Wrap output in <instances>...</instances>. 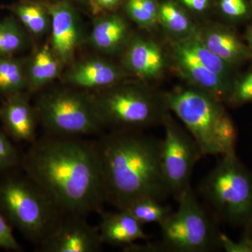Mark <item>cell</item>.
<instances>
[{
    "mask_svg": "<svg viewBox=\"0 0 252 252\" xmlns=\"http://www.w3.org/2000/svg\"><path fill=\"white\" fill-rule=\"evenodd\" d=\"M21 163L63 215L103 211L105 193L95 142L46 135L31 144Z\"/></svg>",
    "mask_w": 252,
    "mask_h": 252,
    "instance_id": "6da1fadb",
    "label": "cell"
},
{
    "mask_svg": "<svg viewBox=\"0 0 252 252\" xmlns=\"http://www.w3.org/2000/svg\"><path fill=\"white\" fill-rule=\"evenodd\" d=\"M106 202L117 210L139 199L171 195L162 170V140L135 131H113L95 141Z\"/></svg>",
    "mask_w": 252,
    "mask_h": 252,
    "instance_id": "7a4b0ae2",
    "label": "cell"
},
{
    "mask_svg": "<svg viewBox=\"0 0 252 252\" xmlns=\"http://www.w3.org/2000/svg\"><path fill=\"white\" fill-rule=\"evenodd\" d=\"M165 97L203 156L235 153L237 130L223 102L195 87L177 88Z\"/></svg>",
    "mask_w": 252,
    "mask_h": 252,
    "instance_id": "3957f363",
    "label": "cell"
},
{
    "mask_svg": "<svg viewBox=\"0 0 252 252\" xmlns=\"http://www.w3.org/2000/svg\"><path fill=\"white\" fill-rule=\"evenodd\" d=\"M200 190L218 220L237 227L252 220V172L236 152L220 156Z\"/></svg>",
    "mask_w": 252,
    "mask_h": 252,
    "instance_id": "277c9868",
    "label": "cell"
},
{
    "mask_svg": "<svg viewBox=\"0 0 252 252\" xmlns=\"http://www.w3.org/2000/svg\"><path fill=\"white\" fill-rule=\"evenodd\" d=\"M0 209L10 224L38 245L63 215L27 175H8L0 180Z\"/></svg>",
    "mask_w": 252,
    "mask_h": 252,
    "instance_id": "5b68a950",
    "label": "cell"
},
{
    "mask_svg": "<svg viewBox=\"0 0 252 252\" xmlns=\"http://www.w3.org/2000/svg\"><path fill=\"white\" fill-rule=\"evenodd\" d=\"M103 127L135 131L162 124L168 113L165 94L145 86L119 84L93 94Z\"/></svg>",
    "mask_w": 252,
    "mask_h": 252,
    "instance_id": "8992f818",
    "label": "cell"
},
{
    "mask_svg": "<svg viewBox=\"0 0 252 252\" xmlns=\"http://www.w3.org/2000/svg\"><path fill=\"white\" fill-rule=\"evenodd\" d=\"M178 208L160 223L163 252H210L221 250L215 222L190 187L179 198Z\"/></svg>",
    "mask_w": 252,
    "mask_h": 252,
    "instance_id": "52a82bcc",
    "label": "cell"
},
{
    "mask_svg": "<svg viewBox=\"0 0 252 252\" xmlns=\"http://www.w3.org/2000/svg\"><path fill=\"white\" fill-rule=\"evenodd\" d=\"M47 135L78 137L96 135L103 128L92 94L56 89L42 94L36 104Z\"/></svg>",
    "mask_w": 252,
    "mask_h": 252,
    "instance_id": "ba28073f",
    "label": "cell"
},
{
    "mask_svg": "<svg viewBox=\"0 0 252 252\" xmlns=\"http://www.w3.org/2000/svg\"><path fill=\"white\" fill-rule=\"evenodd\" d=\"M162 125L165 137L161 143L162 170L171 195L176 200L190 187L195 164L203 157L201 150L189 132L167 114Z\"/></svg>",
    "mask_w": 252,
    "mask_h": 252,
    "instance_id": "9c48e42d",
    "label": "cell"
},
{
    "mask_svg": "<svg viewBox=\"0 0 252 252\" xmlns=\"http://www.w3.org/2000/svg\"><path fill=\"white\" fill-rule=\"evenodd\" d=\"M98 226L84 217L62 215L54 228L39 245L41 252H97L103 245Z\"/></svg>",
    "mask_w": 252,
    "mask_h": 252,
    "instance_id": "30bf717a",
    "label": "cell"
},
{
    "mask_svg": "<svg viewBox=\"0 0 252 252\" xmlns=\"http://www.w3.org/2000/svg\"><path fill=\"white\" fill-rule=\"evenodd\" d=\"M51 17V44L63 64L72 61L84 37L82 24L77 10L69 0L45 2Z\"/></svg>",
    "mask_w": 252,
    "mask_h": 252,
    "instance_id": "8fae6325",
    "label": "cell"
},
{
    "mask_svg": "<svg viewBox=\"0 0 252 252\" xmlns=\"http://www.w3.org/2000/svg\"><path fill=\"white\" fill-rule=\"evenodd\" d=\"M172 56L181 74L193 87L228 102L234 81L226 80L205 67L180 41L172 42Z\"/></svg>",
    "mask_w": 252,
    "mask_h": 252,
    "instance_id": "7c38bea8",
    "label": "cell"
},
{
    "mask_svg": "<svg viewBox=\"0 0 252 252\" xmlns=\"http://www.w3.org/2000/svg\"><path fill=\"white\" fill-rule=\"evenodd\" d=\"M0 119L14 140L31 144L36 140L39 118L23 92L6 97L0 107Z\"/></svg>",
    "mask_w": 252,
    "mask_h": 252,
    "instance_id": "4fadbf2b",
    "label": "cell"
},
{
    "mask_svg": "<svg viewBox=\"0 0 252 252\" xmlns=\"http://www.w3.org/2000/svg\"><path fill=\"white\" fill-rule=\"evenodd\" d=\"M123 64L128 72L143 79L160 77L166 66V60L160 46L154 40L136 36L127 43Z\"/></svg>",
    "mask_w": 252,
    "mask_h": 252,
    "instance_id": "5bb4252c",
    "label": "cell"
},
{
    "mask_svg": "<svg viewBox=\"0 0 252 252\" xmlns=\"http://www.w3.org/2000/svg\"><path fill=\"white\" fill-rule=\"evenodd\" d=\"M124 75L123 69L112 63L91 59L73 65L66 73L65 80L79 89L102 91L119 84Z\"/></svg>",
    "mask_w": 252,
    "mask_h": 252,
    "instance_id": "9a60e30c",
    "label": "cell"
},
{
    "mask_svg": "<svg viewBox=\"0 0 252 252\" xmlns=\"http://www.w3.org/2000/svg\"><path fill=\"white\" fill-rule=\"evenodd\" d=\"M117 212H101L99 233L103 244L125 248L148 235L142 225L126 209Z\"/></svg>",
    "mask_w": 252,
    "mask_h": 252,
    "instance_id": "2e32d148",
    "label": "cell"
},
{
    "mask_svg": "<svg viewBox=\"0 0 252 252\" xmlns=\"http://www.w3.org/2000/svg\"><path fill=\"white\" fill-rule=\"evenodd\" d=\"M198 32L205 46L228 64L237 67L250 59L247 44L230 28L212 25Z\"/></svg>",
    "mask_w": 252,
    "mask_h": 252,
    "instance_id": "e0dca14e",
    "label": "cell"
},
{
    "mask_svg": "<svg viewBox=\"0 0 252 252\" xmlns=\"http://www.w3.org/2000/svg\"><path fill=\"white\" fill-rule=\"evenodd\" d=\"M129 27L119 14H107L94 21L89 42L97 51L105 54L117 52L127 44Z\"/></svg>",
    "mask_w": 252,
    "mask_h": 252,
    "instance_id": "ac0fdd59",
    "label": "cell"
},
{
    "mask_svg": "<svg viewBox=\"0 0 252 252\" xmlns=\"http://www.w3.org/2000/svg\"><path fill=\"white\" fill-rule=\"evenodd\" d=\"M63 65L51 46H41L26 61L28 88L38 90L52 82L61 75Z\"/></svg>",
    "mask_w": 252,
    "mask_h": 252,
    "instance_id": "d6986e66",
    "label": "cell"
},
{
    "mask_svg": "<svg viewBox=\"0 0 252 252\" xmlns=\"http://www.w3.org/2000/svg\"><path fill=\"white\" fill-rule=\"evenodd\" d=\"M158 19L174 40L184 39L197 31L188 11L176 0H162L159 3Z\"/></svg>",
    "mask_w": 252,
    "mask_h": 252,
    "instance_id": "ffe728a7",
    "label": "cell"
},
{
    "mask_svg": "<svg viewBox=\"0 0 252 252\" xmlns=\"http://www.w3.org/2000/svg\"><path fill=\"white\" fill-rule=\"evenodd\" d=\"M23 28L33 35L45 34L51 24V17L45 3L24 0L7 6Z\"/></svg>",
    "mask_w": 252,
    "mask_h": 252,
    "instance_id": "44dd1931",
    "label": "cell"
},
{
    "mask_svg": "<svg viewBox=\"0 0 252 252\" xmlns=\"http://www.w3.org/2000/svg\"><path fill=\"white\" fill-rule=\"evenodd\" d=\"M178 41L212 72L226 80L234 81L233 74L236 67L228 64L209 49L199 35L198 30L190 36Z\"/></svg>",
    "mask_w": 252,
    "mask_h": 252,
    "instance_id": "7402d4cb",
    "label": "cell"
},
{
    "mask_svg": "<svg viewBox=\"0 0 252 252\" xmlns=\"http://www.w3.org/2000/svg\"><path fill=\"white\" fill-rule=\"evenodd\" d=\"M28 87L26 61L14 56H0V93L8 97Z\"/></svg>",
    "mask_w": 252,
    "mask_h": 252,
    "instance_id": "603a6c76",
    "label": "cell"
},
{
    "mask_svg": "<svg viewBox=\"0 0 252 252\" xmlns=\"http://www.w3.org/2000/svg\"><path fill=\"white\" fill-rule=\"evenodd\" d=\"M16 18H6L0 23V56H14L25 49L28 37Z\"/></svg>",
    "mask_w": 252,
    "mask_h": 252,
    "instance_id": "cb8c5ba5",
    "label": "cell"
},
{
    "mask_svg": "<svg viewBox=\"0 0 252 252\" xmlns=\"http://www.w3.org/2000/svg\"><path fill=\"white\" fill-rule=\"evenodd\" d=\"M162 203L157 199L147 197L133 202L126 210L142 225L148 223L160 225L172 212L170 206Z\"/></svg>",
    "mask_w": 252,
    "mask_h": 252,
    "instance_id": "d4e9b609",
    "label": "cell"
},
{
    "mask_svg": "<svg viewBox=\"0 0 252 252\" xmlns=\"http://www.w3.org/2000/svg\"><path fill=\"white\" fill-rule=\"evenodd\" d=\"M159 3L158 0H125L124 10L137 26L152 29L158 23Z\"/></svg>",
    "mask_w": 252,
    "mask_h": 252,
    "instance_id": "484cf974",
    "label": "cell"
},
{
    "mask_svg": "<svg viewBox=\"0 0 252 252\" xmlns=\"http://www.w3.org/2000/svg\"><path fill=\"white\" fill-rule=\"evenodd\" d=\"M219 13L230 23H243L252 17L250 0H216Z\"/></svg>",
    "mask_w": 252,
    "mask_h": 252,
    "instance_id": "4316f807",
    "label": "cell"
},
{
    "mask_svg": "<svg viewBox=\"0 0 252 252\" xmlns=\"http://www.w3.org/2000/svg\"><path fill=\"white\" fill-rule=\"evenodd\" d=\"M228 102L234 106L252 102V72L247 73L234 80Z\"/></svg>",
    "mask_w": 252,
    "mask_h": 252,
    "instance_id": "83f0119b",
    "label": "cell"
},
{
    "mask_svg": "<svg viewBox=\"0 0 252 252\" xmlns=\"http://www.w3.org/2000/svg\"><path fill=\"white\" fill-rule=\"evenodd\" d=\"M21 162L17 150L8 137L0 131V172L8 171Z\"/></svg>",
    "mask_w": 252,
    "mask_h": 252,
    "instance_id": "f1b7e54d",
    "label": "cell"
},
{
    "mask_svg": "<svg viewBox=\"0 0 252 252\" xmlns=\"http://www.w3.org/2000/svg\"><path fill=\"white\" fill-rule=\"evenodd\" d=\"M0 248L11 251H21L17 240L15 238L11 225L0 209Z\"/></svg>",
    "mask_w": 252,
    "mask_h": 252,
    "instance_id": "f546056e",
    "label": "cell"
},
{
    "mask_svg": "<svg viewBox=\"0 0 252 252\" xmlns=\"http://www.w3.org/2000/svg\"><path fill=\"white\" fill-rule=\"evenodd\" d=\"M187 11L196 14L207 13L212 7V0H176Z\"/></svg>",
    "mask_w": 252,
    "mask_h": 252,
    "instance_id": "4dcf8cb0",
    "label": "cell"
},
{
    "mask_svg": "<svg viewBox=\"0 0 252 252\" xmlns=\"http://www.w3.org/2000/svg\"><path fill=\"white\" fill-rule=\"evenodd\" d=\"M220 246L228 252H252L248 244L243 238L235 243L223 233L220 235Z\"/></svg>",
    "mask_w": 252,
    "mask_h": 252,
    "instance_id": "1f68e13d",
    "label": "cell"
},
{
    "mask_svg": "<svg viewBox=\"0 0 252 252\" xmlns=\"http://www.w3.org/2000/svg\"><path fill=\"white\" fill-rule=\"evenodd\" d=\"M124 1L125 0H91L94 9L97 11H110Z\"/></svg>",
    "mask_w": 252,
    "mask_h": 252,
    "instance_id": "d6a6232c",
    "label": "cell"
},
{
    "mask_svg": "<svg viewBox=\"0 0 252 252\" xmlns=\"http://www.w3.org/2000/svg\"><path fill=\"white\" fill-rule=\"evenodd\" d=\"M243 228L245 230L242 238L248 244L252 251V219Z\"/></svg>",
    "mask_w": 252,
    "mask_h": 252,
    "instance_id": "836d02e7",
    "label": "cell"
},
{
    "mask_svg": "<svg viewBox=\"0 0 252 252\" xmlns=\"http://www.w3.org/2000/svg\"><path fill=\"white\" fill-rule=\"evenodd\" d=\"M247 46L250 53V59H252V24L249 26L246 32Z\"/></svg>",
    "mask_w": 252,
    "mask_h": 252,
    "instance_id": "e575fe53",
    "label": "cell"
},
{
    "mask_svg": "<svg viewBox=\"0 0 252 252\" xmlns=\"http://www.w3.org/2000/svg\"><path fill=\"white\" fill-rule=\"evenodd\" d=\"M250 1H251L252 4V0H250Z\"/></svg>",
    "mask_w": 252,
    "mask_h": 252,
    "instance_id": "d590c367",
    "label": "cell"
}]
</instances>
